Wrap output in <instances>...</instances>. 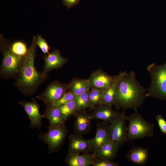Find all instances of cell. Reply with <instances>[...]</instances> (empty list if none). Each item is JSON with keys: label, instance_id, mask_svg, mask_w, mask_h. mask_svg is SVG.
<instances>
[{"label": "cell", "instance_id": "cell-1", "mask_svg": "<svg viewBox=\"0 0 166 166\" xmlns=\"http://www.w3.org/2000/svg\"><path fill=\"white\" fill-rule=\"evenodd\" d=\"M118 75L115 108L124 110L128 109H137L145 101L147 89L140 84L133 71L129 73L120 71Z\"/></svg>", "mask_w": 166, "mask_h": 166}, {"label": "cell", "instance_id": "cell-2", "mask_svg": "<svg viewBox=\"0 0 166 166\" xmlns=\"http://www.w3.org/2000/svg\"><path fill=\"white\" fill-rule=\"evenodd\" d=\"M37 37L33 36L28 52L23 58L18 73L15 78L14 85L26 96H31L48 77L42 71H38L34 65Z\"/></svg>", "mask_w": 166, "mask_h": 166}, {"label": "cell", "instance_id": "cell-3", "mask_svg": "<svg viewBox=\"0 0 166 166\" xmlns=\"http://www.w3.org/2000/svg\"><path fill=\"white\" fill-rule=\"evenodd\" d=\"M147 69L151 77L146 97H152L161 101L166 100V61L161 65L154 63L148 65Z\"/></svg>", "mask_w": 166, "mask_h": 166}, {"label": "cell", "instance_id": "cell-4", "mask_svg": "<svg viewBox=\"0 0 166 166\" xmlns=\"http://www.w3.org/2000/svg\"><path fill=\"white\" fill-rule=\"evenodd\" d=\"M9 42L0 35V49L3 55L0 68V76L6 79L16 77L23 59L12 52L9 48Z\"/></svg>", "mask_w": 166, "mask_h": 166}, {"label": "cell", "instance_id": "cell-5", "mask_svg": "<svg viewBox=\"0 0 166 166\" xmlns=\"http://www.w3.org/2000/svg\"><path fill=\"white\" fill-rule=\"evenodd\" d=\"M134 110V113L131 115L126 116L127 121H128L126 141L152 137L154 124L145 120L137 109Z\"/></svg>", "mask_w": 166, "mask_h": 166}, {"label": "cell", "instance_id": "cell-6", "mask_svg": "<svg viewBox=\"0 0 166 166\" xmlns=\"http://www.w3.org/2000/svg\"><path fill=\"white\" fill-rule=\"evenodd\" d=\"M68 132L65 123L53 127H49L47 132H41L39 138L48 145L49 154L57 152L62 146Z\"/></svg>", "mask_w": 166, "mask_h": 166}, {"label": "cell", "instance_id": "cell-7", "mask_svg": "<svg viewBox=\"0 0 166 166\" xmlns=\"http://www.w3.org/2000/svg\"><path fill=\"white\" fill-rule=\"evenodd\" d=\"M67 91L68 84L54 81L49 83L44 91L35 97L46 107L61 98Z\"/></svg>", "mask_w": 166, "mask_h": 166}, {"label": "cell", "instance_id": "cell-8", "mask_svg": "<svg viewBox=\"0 0 166 166\" xmlns=\"http://www.w3.org/2000/svg\"><path fill=\"white\" fill-rule=\"evenodd\" d=\"M125 111L110 124L111 139L116 143L118 149L126 141L127 129Z\"/></svg>", "mask_w": 166, "mask_h": 166}, {"label": "cell", "instance_id": "cell-9", "mask_svg": "<svg viewBox=\"0 0 166 166\" xmlns=\"http://www.w3.org/2000/svg\"><path fill=\"white\" fill-rule=\"evenodd\" d=\"M117 75L110 76L100 69L93 71L89 78L90 89L103 91L116 80Z\"/></svg>", "mask_w": 166, "mask_h": 166}, {"label": "cell", "instance_id": "cell-10", "mask_svg": "<svg viewBox=\"0 0 166 166\" xmlns=\"http://www.w3.org/2000/svg\"><path fill=\"white\" fill-rule=\"evenodd\" d=\"M19 104L23 107L30 121L31 128H40L42 126V120L45 117L44 115L40 114L39 112L40 105L34 99L31 102L21 101Z\"/></svg>", "mask_w": 166, "mask_h": 166}, {"label": "cell", "instance_id": "cell-11", "mask_svg": "<svg viewBox=\"0 0 166 166\" xmlns=\"http://www.w3.org/2000/svg\"><path fill=\"white\" fill-rule=\"evenodd\" d=\"M89 115L92 120L99 119L112 124L120 115L121 113L114 111L112 106L101 104L96 106Z\"/></svg>", "mask_w": 166, "mask_h": 166}, {"label": "cell", "instance_id": "cell-12", "mask_svg": "<svg viewBox=\"0 0 166 166\" xmlns=\"http://www.w3.org/2000/svg\"><path fill=\"white\" fill-rule=\"evenodd\" d=\"M43 59L44 64L42 71L46 75L53 69L61 68L69 60L62 57L60 51L57 49H54L50 53L44 55Z\"/></svg>", "mask_w": 166, "mask_h": 166}, {"label": "cell", "instance_id": "cell-13", "mask_svg": "<svg viewBox=\"0 0 166 166\" xmlns=\"http://www.w3.org/2000/svg\"><path fill=\"white\" fill-rule=\"evenodd\" d=\"M96 134L91 140V151L94 153L105 143L111 140L110 124L103 121L98 123L96 127Z\"/></svg>", "mask_w": 166, "mask_h": 166}, {"label": "cell", "instance_id": "cell-14", "mask_svg": "<svg viewBox=\"0 0 166 166\" xmlns=\"http://www.w3.org/2000/svg\"><path fill=\"white\" fill-rule=\"evenodd\" d=\"M82 136L76 134H71L68 136V153L80 154L91 151V139H85Z\"/></svg>", "mask_w": 166, "mask_h": 166}, {"label": "cell", "instance_id": "cell-15", "mask_svg": "<svg viewBox=\"0 0 166 166\" xmlns=\"http://www.w3.org/2000/svg\"><path fill=\"white\" fill-rule=\"evenodd\" d=\"M73 129L76 134L82 136L89 132L92 120L85 110L76 112Z\"/></svg>", "mask_w": 166, "mask_h": 166}, {"label": "cell", "instance_id": "cell-16", "mask_svg": "<svg viewBox=\"0 0 166 166\" xmlns=\"http://www.w3.org/2000/svg\"><path fill=\"white\" fill-rule=\"evenodd\" d=\"M96 158L93 153L80 154L68 153L65 160L66 164L69 166H89L91 165Z\"/></svg>", "mask_w": 166, "mask_h": 166}, {"label": "cell", "instance_id": "cell-17", "mask_svg": "<svg viewBox=\"0 0 166 166\" xmlns=\"http://www.w3.org/2000/svg\"><path fill=\"white\" fill-rule=\"evenodd\" d=\"M148 157V150L141 146L134 147L127 152L126 157L130 161L139 165L145 164Z\"/></svg>", "mask_w": 166, "mask_h": 166}, {"label": "cell", "instance_id": "cell-18", "mask_svg": "<svg viewBox=\"0 0 166 166\" xmlns=\"http://www.w3.org/2000/svg\"><path fill=\"white\" fill-rule=\"evenodd\" d=\"M116 143L111 140L103 144L94 153L97 157L113 160L118 150Z\"/></svg>", "mask_w": 166, "mask_h": 166}, {"label": "cell", "instance_id": "cell-19", "mask_svg": "<svg viewBox=\"0 0 166 166\" xmlns=\"http://www.w3.org/2000/svg\"><path fill=\"white\" fill-rule=\"evenodd\" d=\"M90 88V83L89 79L73 78L68 84V91L76 96L89 91Z\"/></svg>", "mask_w": 166, "mask_h": 166}, {"label": "cell", "instance_id": "cell-20", "mask_svg": "<svg viewBox=\"0 0 166 166\" xmlns=\"http://www.w3.org/2000/svg\"><path fill=\"white\" fill-rule=\"evenodd\" d=\"M44 115L45 117L49 121V127H55L65 123L63 121L59 107H46Z\"/></svg>", "mask_w": 166, "mask_h": 166}, {"label": "cell", "instance_id": "cell-21", "mask_svg": "<svg viewBox=\"0 0 166 166\" xmlns=\"http://www.w3.org/2000/svg\"><path fill=\"white\" fill-rule=\"evenodd\" d=\"M118 75L115 81L103 91L101 104L114 105L117 95V83Z\"/></svg>", "mask_w": 166, "mask_h": 166}, {"label": "cell", "instance_id": "cell-22", "mask_svg": "<svg viewBox=\"0 0 166 166\" xmlns=\"http://www.w3.org/2000/svg\"><path fill=\"white\" fill-rule=\"evenodd\" d=\"M63 121L65 122L69 117L77 112L75 101H72L59 107Z\"/></svg>", "mask_w": 166, "mask_h": 166}, {"label": "cell", "instance_id": "cell-23", "mask_svg": "<svg viewBox=\"0 0 166 166\" xmlns=\"http://www.w3.org/2000/svg\"><path fill=\"white\" fill-rule=\"evenodd\" d=\"M9 46L13 53L22 58L26 55L28 50L26 44L21 41H16L11 43L9 42Z\"/></svg>", "mask_w": 166, "mask_h": 166}, {"label": "cell", "instance_id": "cell-24", "mask_svg": "<svg viewBox=\"0 0 166 166\" xmlns=\"http://www.w3.org/2000/svg\"><path fill=\"white\" fill-rule=\"evenodd\" d=\"M103 91L97 89H90L89 91L90 109H93L101 104Z\"/></svg>", "mask_w": 166, "mask_h": 166}, {"label": "cell", "instance_id": "cell-25", "mask_svg": "<svg viewBox=\"0 0 166 166\" xmlns=\"http://www.w3.org/2000/svg\"><path fill=\"white\" fill-rule=\"evenodd\" d=\"M88 92H85L76 96L75 101L76 102L77 111L85 110L89 108Z\"/></svg>", "mask_w": 166, "mask_h": 166}, {"label": "cell", "instance_id": "cell-26", "mask_svg": "<svg viewBox=\"0 0 166 166\" xmlns=\"http://www.w3.org/2000/svg\"><path fill=\"white\" fill-rule=\"evenodd\" d=\"M76 97V95L67 91L61 98L48 106H53L59 107L68 102L72 101H75Z\"/></svg>", "mask_w": 166, "mask_h": 166}, {"label": "cell", "instance_id": "cell-27", "mask_svg": "<svg viewBox=\"0 0 166 166\" xmlns=\"http://www.w3.org/2000/svg\"><path fill=\"white\" fill-rule=\"evenodd\" d=\"M37 45L39 46L44 55L49 53V49H51L47 43L46 40L39 34H38L37 37Z\"/></svg>", "mask_w": 166, "mask_h": 166}, {"label": "cell", "instance_id": "cell-28", "mask_svg": "<svg viewBox=\"0 0 166 166\" xmlns=\"http://www.w3.org/2000/svg\"><path fill=\"white\" fill-rule=\"evenodd\" d=\"M91 165L92 166H118V163L113 160H108L96 157Z\"/></svg>", "mask_w": 166, "mask_h": 166}, {"label": "cell", "instance_id": "cell-29", "mask_svg": "<svg viewBox=\"0 0 166 166\" xmlns=\"http://www.w3.org/2000/svg\"><path fill=\"white\" fill-rule=\"evenodd\" d=\"M155 120L160 131L166 135V121L164 117L160 114L157 115L155 117Z\"/></svg>", "mask_w": 166, "mask_h": 166}, {"label": "cell", "instance_id": "cell-30", "mask_svg": "<svg viewBox=\"0 0 166 166\" xmlns=\"http://www.w3.org/2000/svg\"><path fill=\"white\" fill-rule=\"evenodd\" d=\"M81 0H62L63 4L68 9L78 5Z\"/></svg>", "mask_w": 166, "mask_h": 166}]
</instances>
